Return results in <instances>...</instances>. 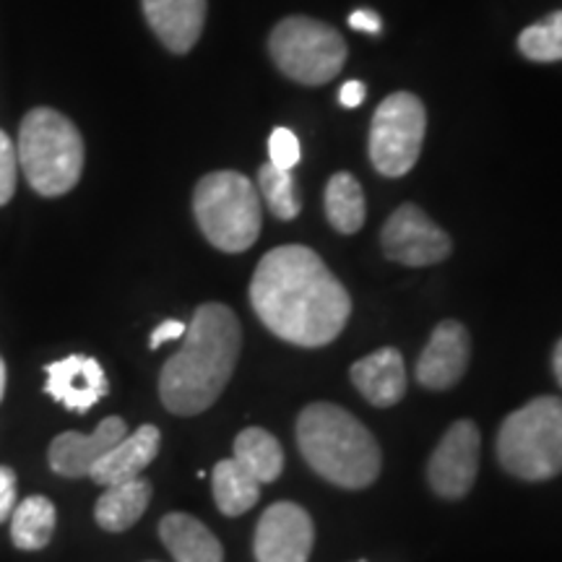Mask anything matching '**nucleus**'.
<instances>
[{"mask_svg": "<svg viewBox=\"0 0 562 562\" xmlns=\"http://www.w3.org/2000/svg\"><path fill=\"white\" fill-rule=\"evenodd\" d=\"M250 305L273 336L305 349L331 344L351 315L349 292L305 245L266 252L250 279Z\"/></svg>", "mask_w": 562, "mask_h": 562, "instance_id": "1", "label": "nucleus"}, {"mask_svg": "<svg viewBox=\"0 0 562 562\" xmlns=\"http://www.w3.org/2000/svg\"><path fill=\"white\" fill-rule=\"evenodd\" d=\"M243 349L237 315L222 302H206L193 313L182 347L165 362L159 375V398L167 412L195 417L211 409L227 389Z\"/></svg>", "mask_w": 562, "mask_h": 562, "instance_id": "2", "label": "nucleus"}, {"mask_svg": "<svg viewBox=\"0 0 562 562\" xmlns=\"http://www.w3.org/2000/svg\"><path fill=\"white\" fill-rule=\"evenodd\" d=\"M297 446L315 474L344 490H364L381 476V446L355 414L336 404H311L300 412Z\"/></svg>", "mask_w": 562, "mask_h": 562, "instance_id": "3", "label": "nucleus"}, {"mask_svg": "<svg viewBox=\"0 0 562 562\" xmlns=\"http://www.w3.org/2000/svg\"><path fill=\"white\" fill-rule=\"evenodd\" d=\"M16 154L32 191L45 199L74 191L87 159L81 131L53 108H34L21 121Z\"/></svg>", "mask_w": 562, "mask_h": 562, "instance_id": "4", "label": "nucleus"}, {"mask_svg": "<svg viewBox=\"0 0 562 562\" xmlns=\"http://www.w3.org/2000/svg\"><path fill=\"white\" fill-rule=\"evenodd\" d=\"M497 461L526 482L562 474V398L537 396L508 414L497 432Z\"/></svg>", "mask_w": 562, "mask_h": 562, "instance_id": "5", "label": "nucleus"}, {"mask_svg": "<svg viewBox=\"0 0 562 562\" xmlns=\"http://www.w3.org/2000/svg\"><path fill=\"white\" fill-rule=\"evenodd\" d=\"M193 214L203 237L222 252H245L261 235V195L245 175L235 170L211 172L199 180Z\"/></svg>", "mask_w": 562, "mask_h": 562, "instance_id": "6", "label": "nucleus"}, {"mask_svg": "<svg viewBox=\"0 0 562 562\" xmlns=\"http://www.w3.org/2000/svg\"><path fill=\"white\" fill-rule=\"evenodd\" d=\"M271 58L286 79L321 87L339 76L347 60V42L326 21L290 16L273 26L269 40Z\"/></svg>", "mask_w": 562, "mask_h": 562, "instance_id": "7", "label": "nucleus"}, {"mask_svg": "<svg viewBox=\"0 0 562 562\" xmlns=\"http://www.w3.org/2000/svg\"><path fill=\"white\" fill-rule=\"evenodd\" d=\"M427 131V112L419 97L396 91L385 97L370 125V161L385 178H402L417 165Z\"/></svg>", "mask_w": 562, "mask_h": 562, "instance_id": "8", "label": "nucleus"}, {"mask_svg": "<svg viewBox=\"0 0 562 562\" xmlns=\"http://www.w3.org/2000/svg\"><path fill=\"white\" fill-rule=\"evenodd\" d=\"M482 435L472 419H459L448 427L427 463V482L442 501H461L472 492L480 474Z\"/></svg>", "mask_w": 562, "mask_h": 562, "instance_id": "9", "label": "nucleus"}, {"mask_svg": "<svg viewBox=\"0 0 562 562\" xmlns=\"http://www.w3.org/2000/svg\"><path fill=\"white\" fill-rule=\"evenodd\" d=\"M381 245L385 258L402 266H435L451 256V237L414 203L398 206L385 222Z\"/></svg>", "mask_w": 562, "mask_h": 562, "instance_id": "10", "label": "nucleus"}, {"mask_svg": "<svg viewBox=\"0 0 562 562\" xmlns=\"http://www.w3.org/2000/svg\"><path fill=\"white\" fill-rule=\"evenodd\" d=\"M315 542L311 513L297 503H273L252 533L256 562H307Z\"/></svg>", "mask_w": 562, "mask_h": 562, "instance_id": "11", "label": "nucleus"}, {"mask_svg": "<svg viewBox=\"0 0 562 562\" xmlns=\"http://www.w3.org/2000/svg\"><path fill=\"white\" fill-rule=\"evenodd\" d=\"M472 357V339L459 321H442L422 349L414 378L422 389L448 391L461 381Z\"/></svg>", "mask_w": 562, "mask_h": 562, "instance_id": "12", "label": "nucleus"}, {"mask_svg": "<svg viewBox=\"0 0 562 562\" xmlns=\"http://www.w3.org/2000/svg\"><path fill=\"white\" fill-rule=\"evenodd\" d=\"M125 435H128V427H125L123 417H104L91 435H58V438L50 442L47 461H50V469L55 474L68 476V480L89 476L91 469L104 459V453H108L112 446H117Z\"/></svg>", "mask_w": 562, "mask_h": 562, "instance_id": "13", "label": "nucleus"}, {"mask_svg": "<svg viewBox=\"0 0 562 562\" xmlns=\"http://www.w3.org/2000/svg\"><path fill=\"white\" fill-rule=\"evenodd\" d=\"M45 372V391L70 412H89L110 393L108 375L94 357H63V360L47 364Z\"/></svg>", "mask_w": 562, "mask_h": 562, "instance_id": "14", "label": "nucleus"}, {"mask_svg": "<svg viewBox=\"0 0 562 562\" xmlns=\"http://www.w3.org/2000/svg\"><path fill=\"white\" fill-rule=\"evenodd\" d=\"M146 24L175 55H186L201 40L206 24V0H140Z\"/></svg>", "mask_w": 562, "mask_h": 562, "instance_id": "15", "label": "nucleus"}, {"mask_svg": "<svg viewBox=\"0 0 562 562\" xmlns=\"http://www.w3.org/2000/svg\"><path fill=\"white\" fill-rule=\"evenodd\" d=\"M351 383L378 409L398 404L406 393V368L402 351L383 347L351 364Z\"/></svg>", "mask_w": 562, "mask_h": 562, "instance_id": "16", "label": "nucleus"}, {"mask_svg": "<svg viewBox=\"0 0 562 562\" xmlns=\"http://www.w3.org/2000/svg\"><path fill=\"white\" fill-rule=\"evenodd\" d=\"M161 446V432L154 425H140L136 432L125 435V438L112 446L104 459L91 469L89 480L97 482L100 487H110V484H121L128 480H136L151 461L157 459Z\"/></svg>", "mask_w": 562, "mask_h": 562, "instance_id": "17", "label": "nucleus"}, {"mask_svg": "<svg viewBox=\"0 0 562 562\" xmlns=\"http://www.w3.org/2000/svg\"><path fill=\"white\" fill-rule=\"evenodd\" d=\"M159 537L175 562H224L220 539L188 513H170L161 518Z\"/></svg>", "mask_w": 562, "mask_h": 562, "instance_id": "18", "label": "nucleus"}, {"mask_svg": "<svg viewBox=\"0 0 562 562\" xmlns=\"http://www.w3.org/2000/svg\"><path fill=\"white\" fill-rule=\"evenodd\" d=\"M151 503V484L149 480H128L121 484L104 487L102 497L94 505V518L104 531L121 533L128 531L131 526L138 524L146 508Z\"/></svg>", "mask_w": 562, "mask_h": 562, "instance_id": "19", "label": "nucleus"}, {"mask_svg": "<svg viewBox=\"0 0 562 562\" xmlns=\"http://www.w3.org/2000/svg\"><path fill=\"white\" fill-rule=\"evenodd\" d=\"M235 459L245 472L256 476L261 484H269L279 480L284 472V451H281V442L273 438L263 427H248L235 438Z\"/></svg>", "mask_w": 562, "mask_h": 562, "instance_id": "20", "label": "nucleus"}, {"mask_svg": "<svg viewBox=\"0 0 562 562\" xmlns=\"http://www.w3.org/2000/svg\"><path fill=\"white\" fill-rule=\"evenodd\" d=\"M211 490H214V503L224 516L235 518L248 513L261 497V482L245 472L235 459H224L211 472Z\"/></svg>", "mask_w": 562, "mask_h": 562, "instance_id": "21", "label": "nucleus"}, {"mask_svg": "<svg viewBox=\"0 0 562 562\" xmlns=\"http://www.w3.org/2000/svg\"><path fill=\"white\" fill-rule=\"evenodd\" d=\"M55 513L53 501L45 495L24 497L11 513V539L19 550L37 552L50 544L55 533Z\"/></svg>", "mask_w": 562, "mask_h": 562, "instance_id": "22", "label": "nucleus"}, {"mask_svg": "<svg viewBox=\"0 0 562 562\" xmlns=\"http://www.w3.org/2000/svg\"><path fill=\"white\" fill-rule=\"evenodd\" d=\"M364 193L351 172H336L326 186L328 224L341 235H355L364 224Z\"/></svg>", "mask_w": 562, "mask_h": 562, "instance_id": "23", "label": "nucleus"}, {"mask_svg": "<svg viewBox=\"0 0 562 562\" xmlns=\"http://www.w3.org/2000/svg\"><path fill=\"white\" fill-rule=\"evenodd\" d=\"M258 193L271 209V214L281 222H292L300 214V195L294 188L292 170H281L277 165H263L258 172Z\"/></svg>", "mask_w": 562, "mask_h": 562, "instance_id": "24", "label": "nucleus"}, {"mask_svg": "<svg viewBox=\"0 0 562 562\" xmlns=\"http://www.w3.org/2000/svg\"><path fill=\"white\" fill-rule=\"evenodd\" d=\"M518 50L533 63L562 60V11H554L524 30L518 37Z\"/></svg>", "mask_w": 562, "mask_h": 562, "instance_id": "25", "label": "nucleus"}, {"mask_svg": "<svg viewBox=\"0 0 562 562\" xmlns=\"http://www.w3.org/2000/svg\"><path fill=\"white\" fill-rule=\"evenodd\" d=\"M19 180V154L16 144L0 131V206H5L16 193Z\"/></svg>", "mask_w": 562, "mask_h": 562, "instance_id": "26", "label": "nucleus"}, {"mask_svg": "<svg viewBox=\"0 0 562 562\" xmlns=\"http://www.w3.org/2000/svg\"><path fill=\"white\" fill-rule=\"evenodd\" d=\"M300 140L290 128H277L269 138V157L271 165L281 167V170H294L300 161Z\"/></svg>", "mask_w": 562, "mask_h": 562, "instance_id": "27", "label": "nucleus"}, {"mask_svg": "<svg viewBox=\"0 0 562 562\" xmlns=\"http://www.w3.org/2000/svg\"><path fill=\"white\" fill-rule=\"evenodd\" d=\"M16 508V474L9 467H0V524L9 521Z\"/></svg>", "mask_w": 562, "mask_h": 562, "instance_id": "28", "label": "nucleus"}, {"mask_svg": "<svg viewBox=\"0 0 562 562\" xmlns=\"http://www.w3.org/2000/svg\"><path fill=\"white\" fill-rule=\"evenodd\" d=\"M186 328H188L186 323H180V321H165V323H159V326L154 328L151 336H149V347H151V349H159L165 341L182 339V336H186Z\"/></svg>", "mask_w": 562, "mask_h": 562, "instance_id": "29", "label": "nucleus"}, {"mask_svg": "<svg viewBox=\"0 0 562 562\" xmlns=\"http://www.w3.org/2000/svg\"><path fill=\"white\" fill-rule=\"evenodd\" d=\"M349 26H351V30L364 32V34H381L383 21H381V16H378L375 11L362 9V11L351 13V16H349Z\"/></svg>", "mask_w": 562, "mask_h": 562, "instance_id": "30", "label": "nucleus"}, {"mask_svg": "<svg viewBox=\"0 0 562 562\" xmlns=\"http://www.w3.org/2000/svg\"><path fill=\"white\" fill-rule=\"evenodd\" d=\"M364 94H368V89H364L362 81H347L339 91V102L344 104L347 110H355L360 108L364 102Z\"/></svg>", "mask_w": 562, "mask_h": 562, "instance_id": "31", "label": "nucleus"}, {"mask_svg": "<svg viewBox=\"0 0 562 562\" xmlns=\"http://www.w3.org/2000/svg\"><path fill=\"white\" fill-rule=\"evenodd\" d=\"M552 372H554V381H558V385L562 389V339L552 351Z\"/></svg>", "mask_w": 562, "mask_h": 562, "instance_id": "32", "label": "nucleus"}, {"mask_svg": "<svg viewBox=\"0 0 562 562\" xmlns=\"http://www.w3.org/2000/svg\"><path fill=\"white\" fill-rule=\"evenodd\" d=\"M3 396H5V362L3 357H0V402H3Z\"/></svg>", "mask_w": 562, "mask_h": 562, "instance_id": "33", "label": "nucleus"}, {"mask_svg": "<svg viewBox=\"0 0 562 562\" xmlns=\"http://www.w3.org/2000/svg\"><path fill=\"white\" fill-rule=\"evenodd\" d=\"M360 562H364V560H360Z\"/></svg>", "mask_w": 562, "mask_h": 562, "instance_id": "34", "label": "nucleus"}]
</instances>
